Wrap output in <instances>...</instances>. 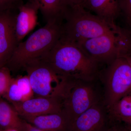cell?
Masks as SVG:
<instances>
[{
  "instance_id": "obj_1",
  "label": "cell",
  "mask_w": 131,
  "mask_h": 131,
  "mask_svg": "<svg viewBox=\"0 0 131 131\" xmlns=\"http://www.w3.org/2000/svg\"><path fill=\"white\" fill-rule=\"evenodd\" d=\"M61 78L94 81L99 63L88 56L76 43L61 35L51 49L40 58Z\"/></svg>"
},
{
  "instance_id": "obj_2",
  "label": "cell",
  "mask_w": 131,
  "mask_h": 131,
  "mask_svg": "<svg viewBox=\"0 0 131 131\" xmlns=\"http://www.w3.org/2000/svg\"><path fill=\"white\" fill-rule=\"evenodd\" d=\"M62 20L48 21L18 45L6 65L11 72H16L31 61L42 57L61 37Z\"/></svg>"
},
{
  "instance_id": "obj_3",
  "label": "cell",
  "mask_w": 131,
  "mask_h": 131,
  "mask_svg": "<svg viewBox=\"0 0 131 131\" xmlns=\"http://www.w3.org/2000/svg\"><path fill=\"white\" fill-rule=\"evenodd\" d=\"M93 81L63 78L56 97L69 128L79 116L101 99Z\"/></svg>"
},
{
  "instance_id": "obj_4",
  "label": "cell",
  "mask_w": 131,
  "mask_h": 131,
  "mask_svg": "<svg viewBox=\"0 0 131 131\" xmlns=\"http://www.w3.org/2000/svg\"><path fill=\"white\" fill-rule=\"evenodd\" d=\"M114 27L81 5L69 7L63 19L62 36L75 43L114 31Z\"/></svg>"
},
{
  "instance_id": "obj_5",
  "label": "cell",
  "mask_w": 131,
  "mask_h": 131,
  "mask_svg": "<svg viewBox=\"0 0 131 131\" xmlns=\"http://www.w3.org/2000/svg\"><path fill=\"white\" fill-rule=\"evenodd\" d=\"M76 43L99 64H108L118 58L128 56L131 49L130 37L120 27L113 32Z\"/></svg>"
},
{
  "instance_id": "obj_6",
  "label": "cell",
  "mask_w": 131,
  "mask_h": 131,
  "mask_svg": "<svg viewBox=\"0 0 131 131\" xmlns=\"http://www.w3.org/2000/svg\"><path fill=\"white\" fill-rule=\"evenodd\" d=\"M126 56L120 57L108 64L102 73L103 101L108 110L123 96L131 93V66Z\"/></svg>"
},
{
  "instance_id": "obj_7",
  "label": "cell",
  "mask_w": 131,
  "mask_h": 131,
  "mask_svg": "<svg viewBox=\"0 0 131 131\" xmlns=\"http://www.w3.org/2000/svg\"><path fill=\"white\" fill-rule=\"evenodd\" d=\"M36 97H56L62 78L47 62L40 58L28 63L24 67Z\"/></svg>"
},
{
  "instance_id": "obj_8",
  "label": "cell",
  "mask_w": 131,
  "mask_h": 131,
  "mask_svg": "<svg viewBox=\"0 0 131 131\" xmlns=\"http://www.w3.org/2000/svg\"><path fill=\"white\" fill-rule=\"evenodd\" d=\"M17 7L0 12V68L6 66L19 44L15 30Z\"/></svg>"
},
{
  "instance_id": "obj_9",
  "label": "cell",
  "mask_w": 131,
  "mask_h": 131,
  "mask_svg": "<svg viewBox=\"0 0 131 131\" xmlns=\"http://www.w3.org/2000/svg\"><path fill=\"white\" fill-rule=\"evenodd\" d=\"M107 110L102 100L80 115L68 131H105L111 120Z\"/></svg>"
},
{
  "instance_id": "obj_10",
  "label": "cell",
  "mask_w": 131,
  "mask_h": 131,
  "mask_svg": "<svg viewBox=\"0 0 131 131\" xmlns=\"http://www.w3.org/2000/svg\"><path fill=\"white\" fill-rule=\"evenodd\" d=\"M12 104L21 118L62 113L61 103L56 97H34Z\"/></svg>"
},
{
  "instance_id": "obj_11",
  "label": "cell",
  "mask_w": 131,
  "mask_h": 131,
  "mask_svg": "<svg viewBox=\"0 0 131 131\" xmlns=\"http://www.w3.org/2000/svg\"><path fill=\"white\" fill-rule=\"evenodd\" d=\"M38 10L37 5L30 1L26 4L20 3L17 6L15 30L19 43L36 26Z\"/></svg>"
},
{
  "instance_id": "obj_12",
  "label": "cell",
  "mask_w": 131,
  "mask_h": 131,
  "mask_svg": "<svg viewBox=\"0 0 131 131\" xmlns=\"http://www.w3.org/2000/svg\"><path fill=\"white\" fill-rule=\"evenodd\" d=\"M83 6L103 19L113 27L121 12L119 0H86Z\"/></svg>"
},
{
  "instance_id": "obj_13",
  "label": "cell",
  "mask_w": 131,
  "mask_h": 131,
  "mask_svg": "<svg viewBox=\"0 0 131 131\" xmlns=\"http://www.w3.org/2000/svg\"><path fill=\"white\" fill-rule=\"evenodd\" d=\"M34 94L27 75L13 78L3 96L11 103L23 102L34 98Z\"/></svg>"
},
{
  "instance_id": "obj_14",
  "label": "cell",
  "mask_w": 131,
  "mask_h": 131,
  "mask_svg": "<svg viewBox=\"0 0 131 131\" xmlns=\"http://www.w3.org/2000/svg\"><path fill=\"white\" fill-rule=\"evenodd\" d=\"M21 118L35 127L43 130L68 131L69 125L62 113L24 117Z\"/></svg>"
},
{
  "instance_id": "obj_15",
  "label": "cell",
  "mask_w": 131,
  "mask_h": 131,
  "mask_svg": "<svg viewBox=\"0 0 131 131\" xmlns=\"http://www.w3.org/2000/svg\"><path fill=\"white\" fill-rule=\"evenodd\" d=\"M37 5L46 23L62 20L69 7L65 0H29Z\"/></svg>"
},
{
  "instance_id": "obj_16",
  "label": "cell",
  "mask_w": 131,
  "mask_h": 131,
  "mask_svg": "<svg viewBox=\"0 0 131 131\" xmlns=\"http://www.w3.org/2000/svg\"><path fill=\"white\" fill-rule=\"evenodd\" d=\"M23 119L13 106L0 97V127L22 131Z\"/></svg>"
},
{
  "instance_id": "obj_17",
  "label": "cell",
  "mask_w": 131,
  "mask_h": 131,
  "mask_svg": "<svg viewBox=\"0 0 131 131\" xmlns=\"http://www.w3.org/2000/svg\"><path fill=\"white\" fill-rule=\"evenodd\" d=\"M108 110L112 120L131 124V93L123 96Z\"/></svg>"
},
{
  "instance_id": "obj_18",
  "label": "cell",
  "mask_w": 131,
  "mask_h": 131,
  "mask_svg": "<svg viewBox=\"0 0 131 131\" xmlns=\"http://www.w3.org/2000/svg\"><path fill=\"white\" fill-rule=\"evenodd\" d=\"M11 73L6 66L0 68V97H3L8 89L13 78Z\"/></svg>"
},
{
  "instance_id": "obj_19",
  "label": "cell",
  "mask_w": 131,
  "mask_h": 131,
  "mask_svg": "<svg viewBox=\"0 0 131 131\" xmlns=\"http://www.w3.org/2000/svg\"><path fill=\"white\" fill-rule=\"evenodd\" d=\"M121 12H123L128 24L131 26V0H119Z\"/></svg>"
},
{
  "instance_id": "obj_20",
  "label": "cell",
  "mask_w": 131,
  "mask_h": 131,
  "mask_svg": "<svg viewBox=\"0 0 131 131\" xmlns=\"http://www.w3.org/2000/svg\"><path fill=\"white\" fill-rule=\"evenodd\" d=\"M119 124V121L111 119L108 126L105 131H131L128 126Z\"/></svg>"
},
{
  "instance_id": "obj_21",
  "label": "cell",
  "mask_w": 131,
  "mask_h": 131,
  "mask_svg": "<svg viewBox=\"0 0 131 131\" xmlns=\"http://www.w3.org/2000/svg\"><path fill=\"white\" fill-rule=\"evenodd\" d=\"M21 2L20 0H0V12L15 7Z\"/></svg>"
},
{
  "instance_id": "obj_22",
  "label": "cell",
  "mask_w": 131,
  "mask_h": 131,
  "mask_svg": "<svg viewBox=\"0 0 131 131\" xmlns=\"http://www.w3.org/2000/svg\"><path fill=\"white\" fill-rule=\"evenodd\" d=\"M23 119L22 131H46L39 129Z\"/></svg>"
},
{
  "instance_id": "obj_23",
  "label": "cell",
  "mask_w": 131,
  "mask_h": 131,
  "mask_svg": "<svg viewBox=\"0 0 131 131\" xmlns=\"http://www.w3.org/2000/svg\"><path fill=\"white\" fill-rule=\"evenodd\" d=\"M65 1L69 6L72 7L78 6V5H81L83 6L86 0H65Z\"/></svg>"
},
{
  "instance_id": "obj_24",
  "label": "cell",
  "mask_w": 131,
  "mask_h": 131,
  "mask_svg": "<svg viewBox=\"0 0 131 131\" xmlns=\"http://www.w3.org/2000/svg\"><path fill=\"white\" fill-rule=\"evenodd\" d=\"M126 57L127 61L129 62V64L131 66V57H129L128 56H127Z\"/></svg>"
},
{
  "instance_id": "obj_25",
  "label": "cell",
  "mask_w": 131,
  "mask_h": 131,
  "mask_svg": "<svg viewBox=\"0 0 131 131\" xmlns=\"http://www.w3.org/2000/svg\"><path fill=\"white\" fill-rule=\"evenodd\" d=\"M5 131H19L18 130L14 129H9L5 130Z\"/></svg>"
},
{
  "instance_id": "obj_26",
  "label": "cell",
  "mask_w": 131,
  "mask_h": 131,
  "mask_svg": "<svg viewBox=\"0 0 131 131\" xmlns=\"http://www.w3.org/2000/svg\"><path fill=\"white\" fill-rule=\"evenodd\" d=\"M127 125V126H128V127L130 128V129H131V125Z\"/></svg>"
},
{
  "instance_id": "obj_27",
  "label": "cell",
  "mask_w": 131,
  "mask_h": 131,
  "mask_svg": "<svg viewBox=\"0 0 131 131\" xmlns=\"http://www.w3.org/2000/svg\"><path fill=\"white\" fill-rule=\"evenodd\" d=\"M131 125V124H130V125Z\"/></svg>"
}]
</instances>
